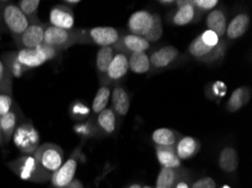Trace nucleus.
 <instances>
[{
    "instance_id": "f704fd0d",
    "label": "nucleus",
    "mask_w": 252,
    "mask_h": 188,
    "mask_svg": "<svg viewBox=\"0 0 252 188\" xmlns=\"http://www.w3.org/2000/svg\"><path fill=\"white\" fill-rule=\"evenodd\" d=\"M13 93H7V91L0 90V117L6 115L14 106Z\"/></svg>"
},
{
    "instance_id": "de8ad7c7",
    "label": "nucleus",
    "mask_w": 252,
    "mask_h": 188,
    "mask_svg": "<svg viewBox=\"0 0 252 188\" xmlns=\"http://www.w3.org/2000/svg\"><path fill=\"white\" fill-rule=\"evenodd\" d=\"M222 188H231V187H230V186H227V185H225V186H223Z\"/></svg>"
},
{
    "instance_id": "bb28decb",
    "label": "nucleus",
    "mask_w": 252,
    "mask_h": 188,
    "mask_svg": "<svg viewBox=\"0 0 252 188\" xmlns=\"http://www.w3.org/2000/svg\"><path fill=\"white\" fill-rule=\"evenodd\" d=\"M220 167L222 168V170L225 172H234L239 167V156L234 149L231 147L224 148L222 152L220 155L219 159Z\"/></svg>"
},
{
    "instance_id": "72a5a7b5",
    "label": "nucleus",
    "mask_w": 252,
    "mask_h": 188,
    "mask_svg": "<svg viewBox=\"0 0 252 188\" xmlns=\"http://www.w3.org/2000/svg\"><path fill=\"white\" fill-rule=\"evenodd\" d=\"M40 3L39 0H21L18 7H20L22 13L32 22L36 19V11L39 9Z\"/></svg>"
},
{
    "instance_id": "9b49d317",
    "label": "nucleus",
    "mask_w": 252,
    "mask_h": 188,
    "mask_svg": "<svg viewBox=\"0 0 252 188\" xmlns=\"http://www.w3.org/2000/svg\"><path fill=\"white\" fill-rule=\"evenodd\" d=\"M129 70L128 55L122 52H117L111 61L105 77V85L109 86L113 82H118L126 76Z\"/></svg>"
},
{
    "instance_id": "4468645a",
    "label": "nucleus",
    "mask_w": 252,
    "mask_h": 188,
    "mask_svg": "<svg viewBox=\"0 0 252 188\" xmlns=\"http://www.w3.org/2000/svg\"><path fill=\"white\" fill-rule=\"evenodd\" d=\"M153 14L147 10H139L133 13L128 21V29L133 35L144 37L151 27Z\"/></svg>"
},
{
    "instance_id": "4be33fe9",
    "label": "nucleus",
    "mask_w": 252,
    "mask_h": 188,
    "mask_svg": "<svg viewBox=\"0 0 252 188\" xmlns=\"http://www.w3.org/2000/svg\"><path fill=\"white\" fill-rule=\"evenodd\" d=\"M156 156L162 168L167 169H179L181 167V160L179 159L174 148L156 147Z\"/></svg>"
},
{
    "instance_id": "9d476101",
    "label": "nucleus",
    "mask_w": 252,
    "mask_h": 188,
    "mask_svg": "<svg viewBox=\"0 0 252 188\" xmlns=\"http://www.w3.org/2000/svg\"><path fill=\"white\" fill-rule=\"evenodd\" d=\"M22 121H23L22 110L20 108V106L15 103L13 108L10 109V112L0 117V132L2 134L5 143L13 137L15 130L17 129L18 125L22 124L23 123Z\"/></svg>"
},
{
    "instance_id": "f3484780",
    "label": "nucleus",
    "mask_w": 252,
    "mask_h": 188,
    "mask_svg": "<svg viewBox=\"0 0 252 188\" xmlns=\"http://www.w3.org/2000/svg\"><path fill=\"white\" fill-rule=\"evenodd\" d=\"M178 6V10L175 11L172 18L173 24L178 26H183L191 22L199 21L201 15L194 9L191 1H175Z\"/></svg>"
},
{
    "instance_id": "dca6fc26",
    "label": "nucleus",
    "mask_w": 252,
    "mask_h": 188,
    "mask_svg": "<svg viewBox=\"0 0 252 188\" xmlns=\"http://www.w3.org/2000/svg\"><path fill=\"white\" fill-rule=\"evenodd\" d=\"M180 52L175 47H164L152 53L150 56L151 66L156 69H164L170 67L179 59Z\"/></svg>"
},
{
    "instance_id": "09e8293b",
    "label": "nucleus",
    "mask_w": 252,
    "mask_h": 188,
    "mask_svg": "<svg viewBox=\"0 0 252 188\" xmlns=\"http://www.w3.org/2000/svg\"><path fill=\"white\" fill-rule=\"evenodd\" d=\"M141 188H152V187H150V186H144V187H141Z\"/></svg>"
},
{
    "instance_id": "49530a36",
    "label": "nucleus",
    "mask_w": 252,
    "mask_h": 188,
    "mask_svg": "<svg viewBox=\"0 0 252 188\" xmlns=\"http://www.w3.org/2000/svg\"><path fill=\"white\" fill-rule=\"evenodd\" d=\"M3 143H5V141H3V137H2V134L1 132H0V145H2Z\"/></svg>"
},
{
    "instance_id": "7ed1b4c3",
    "label": "nucleus",
    "mask_w": 252,
    "mask_h": 188,
    "mask_svg": "<svg viewBox=\"0 0 252 188\" xmlns=\"http://www.w3.org/2000/svg\"><path fill=\"white\" fill-rule=\"evenodd\" d=\"M13 140L23 155H32L40 147V134L31 122H23L17 126Z\"/></svg>"
},
{
    "instance_id": "ea45409f",
    "label": "nucleus",
    "mask_w": 252,
    "mask_h": 188,
    "mask_svg": "<svg viewBox=\"0 0 252 188\" xmlns=\"http://www.w3.org/2000/svg\"><path fill=\"white\" fill-rule=\"evenodd\" d=\"M75 131L77 133H81L82 135H87V134L93 133V128H91L90 123H86V124H78L75 126Z\"/></svg>"
},
{
    "instance_id": "39448f33",
    "label": "nucleus",
    "mask_w": 252,
    "mask_h": 188,
    "mask_svg": "<svg viewBox=\"0 0 252 188\" xmlns=\"http://www.w3.org/2000/svg\"><path fill=\"white\" fill-rule=\"evenodd\" d=\"M226 41L220 40L216 47H208L202 42L201 37L198 36L190 43L188 51L194 59L200 60L206 63H213L215 61L223 59L226 53Z\"/></svg>"
},
{
    "instance_id": "4c0bfd02",
    "label": "nucleus",
    "mask_w": 252,
    "mask_h": 188,
    "mask_svg": "<svg viewBox=\"0 0 252 188\" xmlns=\"http://www.w3.org/2000/svg\"><path fill=\"white\" fill-rule=\"evenodd\" d=\"M202 42H204L205 44H207L208 47H216L217 43L220 42V38L219 36L216 35V34H214L211 30H207V32H205L202 35H200Z\"/></svg>"
},
{
    "instance_id": "a18cd8bd",
    "label": "nucleus",
    "mask_w": 252,
    "mask_h": 188,
    "mask_svg": "<svg viewBox=\"0 0 252 188\" xmlns=\"http://www.w3.org/2000/svg\"><path fill=\"white\" fill-rule=\"evenodd\" d=\"M129 188H141V186L139 185V184H132V185Z\"/></svg>"
},
{
    "instance_id": "393cba45",
    "label": "nucleus",
    "mask_w": 252,
    "mask_h": 188,
    "mask_svg": "<svg viewBox=\"0 0 252 188\" xmlns=\"http://www.w3.org/2000/svg\"><path fill=\"white\" fill-rule=\"evenodd\" d=\"M152 139L156 147H171L175 148L178 141L181 139L178 132L170 129H158L153 133Z\"/></svg>"
},
{
    "instance_id": "c85d7f7f",
    "label": "nucleus",
    "mask_w": 252,
    "mask_h": 188,
    "mask_svg": "<svg viewBox=\"0 0 252 188\" xmlns=\"http://www.w3.org/2000/svg\"><path fill=\"white\" fill-rule=\"evenodd\" d=\"M97 129L105 134H112L117 126V115L112 108H105L97 115Z\"/></svg>"
},
{
    "instance_id": "473e14b6",
    "label": "nucleus",
    "mask_w": 252,
    "mask_h": 188,
    "mask_svg": "<svg viewBox=\"0 0 252 188\" xmlns=\"http://www.w3.org/2000/svg\"><path fill=\"white\" fill-rule=\"evenodd\" d=\"M0 90L13 93V77L10 76L2 59H0Z\"/></svg>"
},
{
    "instance_id": "f8f14e48",
    "label": "nucleus",
    "mask_w": 252,
    "mask_h": 188,
    "mask_svg": "<svg viewBox=\"0 0 252 188\" xmlns=\"http://www.w3.org/2000/svg\"><path fill=\"white\" fill-rule=\"evenodd\" d=\"M76 170H77V159L72 155L71 158L63 163L58 170L53 174L51 178L52 186L55 188H64L74 180Z\"/></svg>"
},
{
    "instance_id": "20e7f679",
    "label": "nucleus",
    "mask_w": 252,
    "mask_h": 188,
    "mask_svg": "<svg viewBox=\"0 0 252 188\" xmlns=\"http://www.w3.org/2000/svg\"><path fill=\"white\" fill-rule=\"evenodd\" d=\"M57 54H58V51L56 49L42 43L35 49L20 50L16 52V57L22 66L29 70V69L42 66L47 61H50L53 57H56Z\"/></svg>"
},
{
    "instance_id": "58836bf2",
    "label": "nucleus",
    "mask_w": 252,
    "mask_h": 188,
    "mask_svg": "<svg viewBox=\"0 0 252 188\" xmlns=\"http://www.w3.org/2000/svg\"><path fill=\"white\" fill-rule=\"evenodd\" d=\"M191 188H216V183L211 177H204L194 182Z\"/></svg>"
},
{
    "instance_id": "a19ab883",
    "label": "nucleus",
    "mask_w": 252,
    "mask_h": 188,
    "mask_svg": "<svg viewBox=\"0 0 252 188\" xmlns=\"http://www.w3.org/2000/svg\"><path fill=\"white\" fill-rule=\"evenodd\" d=\"M186 176H187V175H185V176H183V177H181L180 179L178 180L177 184H175L174 188H190L188 182H187V180L185 179Z\"/></svg>"
},
{
    "instance_id": "cd10ccee",
    "label": "nucleus",
    "mask_w": 252,
    "mask_h": 188,
    "mask_svg": "<svg viewBox=\"0 0 252 188\" xmlns=\"http://www.w3.org/2000/svg\"><path fill=\"white\" fill-rule=\"evenodd\" d=\"M129 69L135 72V74H147L151 69L150 56L146 54V52H137L129 54L128 57Z\"/></svg>"
},
{
    "instance_id": "5701e85b",
    "label": "nucleus",
    "mask_w": 252,
    "mask_h": 188,
    "mask_svg": "<svg viewBox=\"0 0 252 188\" xmlns=\"http://www.w3.org/2000/svg\"><path fill=\"white\" fill-rule=\"evenodd\" d=\"M116 53H114V49L112 47H105L101 48L98 50L96 55V70L97 75L100 77V80L103 85H105V77L108 69L111 64V61ZM106 86V85H105Z\"/></svg>"
},
{
    "instance_id": "e433bc0d",
    "label": "nucleus",
    "mask_w": 252,
    "mask_h": 188,
    "mask_svg": "<svg viewBox=\"0 0 252 188\" xmlns=\"http://www.w3.org/2000/svg\"><path fill=\"white\" fill-rule=\"evenodd\" d=\"M71 114L75 118H79V120H82V118H84L90 114V109L85 104L76 102L75 104H72L71 106Z\"/></svg>"
},
{
    "instance_id": "aec40b11",
    "label": "nucleus",
    "mask_w": 252,
    "mask_h": 188,
    "mask_svg": "<svg viewBox=\"0 0 252 188\" xmlns=\"http://www.w3.org/2000/svg\"><path fill=\"white\" fill-rule=\"evenodd\" d=\"M206 25L211 32L216 34L219 37L223 36L227 27L226 14L224 13L223 9L212 10L206 19Z\"/></svg>"
},
{
    "instance_id": "c9c22d12",
    "label": "nucleus",
    "mask_w": 252,
    "mask_h": 188,
    "mask_svg": "<svg viewBox=\"0 0 252 188\" xmlns=\"http://www.w3.org/2000/svg\"><path fill=\"white\" fill-rule=\"evenodd\" d=\"M191 3L194 7V9H196L200 15H202L206 13V11L212 10L214 7L219 5V1H217V0H193Z\"/></svg>"
},
{
    "instance_id": "0eeeda50",
    "label": "nucleus",
    "mask_w": 252,
    "mask_h": 188,
    "mask_svg": "<svg viewBox=\"0 0 252 188\" xmlns=\"http://www.w3.org/2000/svg\"><path fill=\"white\" fill-rule=\"evenodd\" d=\"M0 13L2 15L3 22L8 29L13 33L14 37L21 35L31 24L30 19L22 13L20 7L11 2H6L0 5Z\"/></svg>"
},
{
    "instance_id": "ddd939ff",
    "label": "nucleus",
    "mask_w": 252,
    "mask_h": 188,
    "mask_svg": "<svg viewBox=\"0 0 252 188\" xmlns=\"http://www.w3.org/2000/svg\"><path fill=\"white\" fill-rule=\"evenodd\" d=\"M114 51L122 52L125 54H131V53L137 52H146L151 48V44L145 40L144 37L133 35V34H128L124 37H120L119 42L112 47Z\"/></svg>"
},
{
    "instance_id": "79ce46f5",
    "label": "nucleus",
    "mask_w": 252,
    "mask_h": 188,
    "mask_svg": "<svg viewBox=\"0 0 252 188\" xmlns=\"http://www.w3.org/2000/svg\"><path fill=\"white\" fill-rule=\"evenodd\" d=\"M64 188H84L83 184L79 182L77 179H74L72 182L69 184V185H67Z\"/></svg>"
},
{
    "instance_id": "7c9ffc66",
    "label": "nucleus",
    "mask_w": 252,
    "mask_h": 188,
    "mask_svg": "<svg viewBox=\"0 0 252 188\" xmlns=\"http://www.w3.org/2000/svg\"><path fill=\"white\" fill-rule=\"evenodd\" d=\"M2 61L5 62L6 67L8 69L9 74L13 78L14 77L15 78H20L25 71H28V69L23 67L20 63V61L17 60L16 52H9V53H6V54H3Z\"/></svg>"
},
{
    "instance_id": "f257e3e1",
    "label": "nucleus",
    "mask_w": 252,
    "mask_h": 188,
    "mask_svg": "<svg viewBox=\"0 0 252 188\" xmlns=\"http://www.w3.org/2000/svg\"><path fill=\"white\" fill-rule=\"evenodd\" d=\"M39 169L40 182L47 183L51 180L55 172L63 166V151L59 145L53 143H45L40 145L33 153Z\"/></svg>"
},
{
    "instance_id": "c756f323",
    "label": "nucleus",
    "mask_w": 252,
    "mask_h": 188,
    "mask_svg": "<svg viewBox=\"0 0 252 188\" xmlns=\"http://www.w3.org/2000/svg\"><path fill=\"white\" fill-rule=\"evenodd\" d=\"M110 96H111V89L109 86L103 85L97 90L96 95H95L93 105H92V110L94 114H100L102 110L105 109L106 105H108Z\"/></svg>"
},
{
    "instance_id": "a211bd4d",
    "label": "nucleus",
    "mask_w": 252,
    "mask_h": 188,
    "mask_svg": "<svg viewBox=\"0 0 252 188\" xmlns=\"http://www.w3.org/2000/svg\"><path fill=\"white\" fill-rule=\"evenodd\" d=\"M250 25V17L246 13H241L232 19L226 27V37L228 40H238L247 33Z\"/></svg>"
},
{
    "instance_id": "c03bdc74",
    "label": "nucleus",
    "mask_w": 252,
    "mask_h": 188,
    "mask_svg": "<svg viewBox=\"0 0 252 188\" xmlns=\"http://www.w3.org/2000/svg\"><path fill=\"white\" fill-rule=\"evenodd\" d=\"M162 5H172V3H175L174 1H159Z\"/></svg>"
},
{
    "instance_id": "2eb2a0df",
    "label": "nucleus",
    "mask_w": 252,
    "mask_h": 188,
    "mask_svg": "<svg viewBox=\"0 0 252 188\" xmlns=\"http://www.w3.org/2000/svg\"><path fill=\"white\" fill-rule=\"evenodd\" d=\"M51 26L63 29H72L75 23V16L69 7L64 5L55 6L50 11Z\"/></svg>"
},
{
    "instance_id": "8fccbe9b",
    "label": "nucleus",
    "mask_w": 252,
    "mask_h": 188,
    "mask_svg": "<svg viewBox=\"0 0 252 188\" xmlns=\"http://www.w3.org/2000/svg\"><path fill=\"white\" fill-rule=\"evenodd\" d=\"M0 21H1V13H0Z\"/></svg>"
},
{
    "instance_id": "2f4dec72",
    "label": "nucleus",
    "mask_w": 252,
    "mask_h": 188,
    "mask_svg": "<svg viewBox=\"0 0 252 188\" xmlns=\"http://www.w3.org/2000/svg\"><path fill=\"white\" fill-rule=\"evenodd\" d=\"M163 35V24L162 19L158 14H153V21L151 24V27L146 33V35L144 36L148 43L150 42H158L159 38Z\"/></svg>"
},
{
    "instance_id": "a878e982",
    "label": "nucleus",
    "mask_w": 252,
    "mask_h": 188,
    "mask_svg": "<svg viewBox=\"0 0 252 188\" xmlns=\"http://www.w3.org/2000/svg\"><path fill=\"white\" fill-rule=\"evenodd\" d=\"M250 96H251L250 88L248 87L238 88V89L233 91L230 99H228L226 109L231 113L238 112V110L241 109L243 106L247 105L250 99Z\"/></svg>"
},
{
    "instance_id": "f03ea898",
    "label": "nucleus",
    "mask_w": 252,
    "mask_h": 188,
    "mask_svg": "<svg viewBox=\"0 0 252 188\" xmlns=\"http://www.w3.org/2000/svg\"><path fill=\"white\" fill-rule=\"evenodd\" d=\"M79 36V44H96L101 48L113 47L120 40L119 30L109 27V26H100L90 29H77Z\"/></svg>"
},
{
    "instance_id": "1a4fd4ad",
    "label": "nucleus",
    "mask_w": 252,
    "mask_h": 188,
    "mask_svg": "<svg viewBox=\"0 0 252 188\" xmlns=\"http://www.w3.org/2000/svg\"><path fill=\"white\" fill-rule=\"evenodd\" d=\"M8 167L21 179L41 184L39 169H37L36 161L33 153L32 155H23L20 158L10 161Z\"/></svg>"
},
{
    "instance_id": "412c9836",
    "label": "nucleus",
    "mask_w": 252,
    "mask_h": 188,
    "mask_svg": "<svg viewBox=\"0 0 252 188\" xmlns=\"http://www.w3.org/2000/svg\"><path fill=\"white\" fill-rule=\"evenodd\" d=\"M175 152L180 160L192 158L200 150V142L191 136L181 137L175 145Z\"/></svg>"
},
{
    "instance_id": "423d86ee",
    "label": "nucleus",
    "mask_w": 252,
    "mask_h": 188,
    "mask_svg": "<svg viewBox=\"0 0 252 188\" xmlns=\"http://www.w3.org/2000/svg\"><path fill=\"white\" fill-rule=\"evenodd\" d=\"M43 43L50 45L57 51L67 50L74 44L79 43V36L77 29H63L55 26L47 25L44 32Z\"/></svg>"
},
{
    "instance_id": "6ab92c4d",
    "label": "nucleus",
    "mask_w": 252,
    "mask_h": 188,
    "mask_svg": "<svg viewBox=\"0 0 252 188\" xmlns=\"http://www.w3.org/2000/svg\"><path fill=\"white\" fill-rule=\"evenodd\" d=\"M112 110L118 116H125L128 113L129 107H130V101H129V95L125 90L124 87L116 85L113 88L112 93Z\"/></svg>"
},
{
    "instance_id": "b1692460",
    "label": "nucleus",
    "mask_w": 252,
    "mask_h": 188,
    "mask_svg": "<svg viewBox=\"0 0 252 188\" xmlns=\"http://www.w3.org/2000/svg\"><path fill=\"white\" fill-rule=\"evenodd\" d=\"M185 170L179 168V169H167L162 168L156 179L155 188H174L175 184L179 179L185 176Z\"/></svg>"
},
{
    "instance_id": "6e6552de",
    "label": "nucleus",
    "mask_w": 252,
    "mask_h": 188,
    "mask_svg": "<svg viewBox=\"0 0 252 188\" xmlns=\"http://www.w3.org/2000/svg\"><path fill=\"white\" fill-rule=\"evenodd\" d=\"M48 24H43L39 19H34L31 22V24L21 35L15 36V42H16L17 48L20 50L24 49H35L40 44L43 43L44 32L47 28Z\"/></svg>"
},
{
    "instance_id": "37998d69",
    "label": "nucleus",
    "mask_w": 252,
    "mask_h": 188,
    "mask_svg": "<svg viewBox=\"0 0 252 188\" xmlns=\"http://www.w3.org/2000/svg\"><path fill=\"white\" fill-rule=\"evenodd\" d=\"M64 2L70 3V5H77V3H79L81 1H79V0H75V1H68V0H67V1H64Z\"/></svg>"
}]
</instances>
